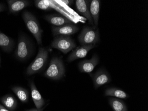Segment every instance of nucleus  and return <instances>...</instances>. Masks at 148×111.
<instances>
[{
	"label": "nucleus",
	"instance_id": "nucleus-1",
	"mask_svg": "<svg viewBox=\"0 0 148 111\" xmlns=\"http://www.w3.org/2000/svg\"><path fill=\"white\" fill-rule=\"evenodd\" d=\"M22 18L27 28L33 35L38 45H41L43 30L36 17L30 12L25 11L22 13Z\"/></svg>",
	"mask_w": 148,
	"mask_h": 111
},
{
	"label": "nucleus",
	"instance_id": "nucleus-2",
	"mask_svg": "<svg viewBox=\"0 0 148 111\" xmlns=\"http://www.w3.org/2000/svg\"><path fill=\"white\" fill-rule=\"evenodd\" d=\"M31 41L25 34H19L18 44L15 51L14 56L17 60L25 61L29 58L32 52Z\"/></svg>",
	"mask_w": 148,
	"mask_h": 111
},
{
	"label": "nucleus",
	"instance_id": "nucleus-3",
	"mask_svg": "<svg viewBox=\"0 0 148 111\" xmlns=\"http://www.w3.org/2000/svg\"><path fill=\"white\" fill-rule=\"evenodd\" d=\"M65 69L63 61L59 57L51 59L49 66L44 73L45 77L52 80H59L64 77Z\"/></svg>",
	"mask_w": 148,
	"mask_h": 111
},
{
	"label": "nucleus",
	"instance_id": "nucleus-4",
	"mask_svg": "<svg viewBox=\"0 0 148 111\" xmlns=\"http://www.w3.org/2000/svg\"><path fill=\"white\" fill-rule=\"evenodd\" d=\"M48 51L44 48L40 47L37 56L27 68L26 74L31 76L40 72L46 64Z\"/></svg>",
	"mask_w": 148,
	"mask_h": 111
},
{
	"label": "nucleus",
	"instance_id": "nucleus-5",
	"mask_svg": "<svg viewBox=\"0 0 148 111\" xmlns=\"http://www.w3.org/2000/svg\"><path fill=\"white\" fill-rule=\"evenodd\" d=\"M81 46L95 45L99 41V33L98 29L86 26L84 28L78 36Z\"/></svg>",
	"mask_w": 148,
	"mask_h": 111
},
{
	"label": "nucleus",
	"instance_id": "nucleus-6",
	"mask_svg": "<svg viewBox=\"0 0 148 111\" xmlns=\"http://www.w3.org/2000/svg\"><path fill=\"white\" fill-rule=\"evenodd\" d=\"M51 46L64 54H66L75 48L76 44L68 36L59 35L55 37Z\"/></svg>",
	"mask_w": 148,
	"mask_h": 111
},
{
	"label": "nucleus",
	"instance_id": "nucleus-7",
	"mask_svg": "<svg viewBox=\"0 0 148 111\" xmlns=\"http://www.w3.org/2000/svg\"><path fill=\"white\" fill-rule=\"evenodd\" d=\"M94 87L97 89L111 81V77L108 72L103 69H100L92 76Z\"/></svg>",
	"mask_w": 148,
	"mask_h": 111
},
{
	"label": "nucleus",
	"instance_id": "nucleus-8",
	"mask_svg": "<svg viewBox=\"0 0 148 111\" xmlns=\"http://www.w3.org/2000/svg\"><path fill=\"white\" fill-rule=\"evenodd\" d=\"M90 1L85 0H77L75 1L77 11L88 20L89 23L92 25L93 28L95 29L90 12Z\"/></svg>",
	"mask_w": 148,
	"mask_h": 111
},
{
	"label": "nucleus",
	"instance_id": "nucleus-9",
	"mask_svg": "<svg viewBox=\"0 0 148 111\" xmlns=\"http://www.w3.org/2000/svg\"><path fill=\"white\" fill-rule=\"evenodd\" d=\"M79 30V27L72 24H68L61 26H52V34L54 37L59 35L69 36L75 34Z\"/></svg>",
	"mask_w": 148,
	"mask_h": 111
},
{
	"label": "nucleus",
	"instance_id": "nucleus-10",
	"mask_svg": "<svg viewBox=\"0 0 148 111\" xmlns=\"http://www.w3.org/2000/svg\"><path fill=\"white\" fill-rule=\"evenodd\" d=\"M99 63V57L96 54H95L90 60H85L81 61L78 65V67L80 72L90 74Z\"/></svg>",
	"mask_w": 148,
	"mask_h": 111
},
{
	"label": "nucleus",
	"instance_id": "nucleus-11",
	"mask_svg": "<svg viewBox=\"0 0 148 111\" xmlns=\"http://www.w3.org/2000/svg\"><path fill=\"white\" fill-rule=\"evenodd\" d=\"M95 47V45L81 46L78 47L73 51L68 57V61L69 62H72L75 60L85 57L87 53L91 49Z\"/></svg>",
	"mask_w": 148,
	"mask_h": 111
},
{
	"label": "nucleus",
	"instance_id": "nucleus-12",
	"mask_svg": "<svg viewBox=\"0 0 148 111\" xmlns=\"http://www.w3.org/2000/svg\"><path fill=\"white\" fill-rule=\"evenodd\" d=\"M9 12L12 14H16L29 6L30 1L27 0H8Z\"/></svg>",
	"mask_w": 148,
	"mask_h": 111
},
{
	"label": "nucleus",
	"instance_id": "nucleus-13",
	"mask_svg": "<svg viewBox=\"0 0 148 111\" xmlns=\"http://www.w3.org/2000/svg\"><path fill=\"white\" fill-rule=\"evenodd\" d=\"M29 83L31 91L32 98L35 105L37 109L42 108L45 106V100L37 89L34 82L30 80Z\"/></svg>",
	"mask_w": 148,
	"mask_h": 111
},
{
	"label": "nucleus",
	"instance_id": "nucleus-14",
	"mask_svg": "<svg viewBox=\"0 0 148 111\" xmlns=\"http://www.w3.org/2000/svg\"><path fill=\"white\" fill-rule=\"evenodd\" d=\"M45 20L54 26H61L68 24H72V22L64 17L57 14L47 15L44 17Z\"/></svg>",
	"mask_w": 148,
	"mask_h": 111
},
{
	"label": "nucleus",
	"instance_id": "nucleus-15",
	"mask_svg": "<svg viewBox=\"0 0 148 111\" xmlns=\"http://www.w3.org/2000/svg\"><path fill=\"white\" fill-rule=\"evenodd\" d=\"M15 47L14 40L0 31V48L3 51L10 52Z\"/></svg>",
	"mask_w": 148,
	"mask_h": 111
},
{
	"label": "nucleus",
	"instance_id": "nucleus-16",
	"mask_svg": "<svg viewBox=\"0 0 148 111\" xmlns=\"http://www.w3.org/2000/svg\"><path fill=\"white\" fill-rule=\"evenodd\" d=\"M100 6V1L99 0H92L90 2V12L93 20L94 26L96 29H97V27L99 24Z\"/></svg>",
	"mask_w": 148,
	"mask_h": 111
},
{
	"label": "nucleus",
	"instance_id": "nucleus-17",
	"mask_svg": "<svg viewBox=\"0 0 148 111\" xmlns=\"http://www.w3.org/2000/svg\"><path fill=\"white\" fill-rule=\"evenodd\" d=\"M0 101L3 105L10 111H14L17 107V101L10 94H6L1 97L0 98Z\"/></svg>",
	"mask_w": 148,
	"mask_h": 111
},
{
	"label": "nucleus",
	"instance_id": "nucleus-18",
	"mask_svg": "<svg viewBox=\"0 0 148 111\" xmlns=\"http://www.w3.org/2000/svg\"><path fill=\"white\" fill-rule=\"evenodd\" d=\"M11 89L21 101L23 103L28 102L29 97L28 90L20 86L12 87Z\"/></svg>",
	"mask_w": 148,
	"mask_h": 111
},
{
	"label": "nucleus",
	"instance_id": "nucleus-19",
	"mask_svg": "<svg viewBox=\"0 0 148 111\" xmlns=\"http://www.w3.org/2000/svg\"><path fill=\"white\" fill-rule=\"evenodd\" d=\"M106 96L114 97L120 99H126L129 98L128 94L121 89L116 88H107L105 92Z\"/></svg>",
	"mask_w": 148,
	"mask_h": 111
},
{
	"label": "nucleus",
	"instance_id": "nucleus-20",
	"mask_svg": "<svg viewBox=\"0 0 148 111\" xmlns=\"http://www.w3.org/2000/svg\"><path fill=\"white\" fill-rule=\"evenodd\" d=\"M110 105L114 111H128V108L124 102L118 98H111L109 99Z\"/></svg>",
	"mask_w": 148,
	"mask_h": 111
},
{
	"label": "nucleus",
	"instance_id": "nucleus-21",
	"mask_svg": "<svg viewBox=\"0 0 148 111\" xmlns=\"http://www.w3.org/2000/svg\"><path fill=\"white\" fill-rule=\"evenodd\" d=\"M36 8L43 10H49L52 8L51 3L49 1L36 0L34 1Z\"/></svg>",
	"mask_w": 148,
	"mask_h": 111
},
{
	"label": "nucleus",
	"instance_id": "nucleus-22",
	"mask_svg": "<svg viewBox=\"0 0 148 111\" xmlns=\"http://www.w3.org/2000/svg\"><path fill=\"white\" fill-rule=\"evenodd\" d=\"M61 1L69 6H71L73 4V1H71V0H62Z\"/></svg>",
	"mask_w": 148,
	"mask_h": 111
},
{
	"label": "nucleus",
	"instance_id": "nucleus-23",
	"mask_svg": "<svg viewBox=\"0 0 148 111\" xmlns=\"http://www.w3.org/2000/svg\"><path fill=\"white\" fill-rule=\"evenodd\" d=\"M47 105H46L45 106L42 107V108H39V109H37V108H33V109H29V110H26V111H43Z\"/></svg>",
	"mask_w": 148,
	"mask_h": 111
},
{
	"label": "nucleus",
	"instance_id": "nucleus-24",
	"mask_svg": "<svg viewBox=\"0 0 148 111\" xmlns=\"http://www.w3.org/2000/svg\"><path fill=\"white\" fill-rule=\"evenodd\" d=\"M6 10V7L4 4L0 3V12L5 11Z\"/></svg>",
	"mask_w": 148,
	"mask_h": 111
},
{
	"label": "nucleus",
	"instance_id": "nucleus-25",
	"mask_svg": "<svg viewBox=\"0 0 148 111\" xmlns=\"http://www.w3.org/2000/svg\"><path fill=\"white\" fill-rule=\"evenodd\" d=\"M0 111H10L8 110L7 108H6L3 105L0 104Z\"/></svg>",
	"mask_w": 148,
	"mask_h": 111
},
{
	"label": "nucleus",
	"instance_id": "nucleus-26",
	"mask_svg": "<svg viewBox=\"0 0 148 111\" xmlns=\"http://www.w3.org/2000/svg\"><path fill=\"white\" fill-rule=\"evenodd\" d=\"M0 67H1V56H0Z\"/></svg>",
	"mask_w": 148,
	"mask_h": 111
}]
</instances>
